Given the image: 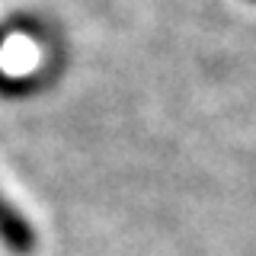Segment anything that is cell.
I'll return each mask as SVG.
<instances>
[{"label":"cell","mask_w":256,"mask_h":256,"mask_svg":"<svg viewBox=\"0 0 256 256\" xmlns=\"http://www.w3.org/2000/svg\"><path fill=\"white\" fill-rule=\"evenodd\" d=\"M0 246L10 256H32L38 246L36 224L13 205V198L4 189H0Z\"/></svg>","instance_id":"1"},{"label":"cell","mask_w":256,"mask_h":256,"mask_svg":"<svg viewBox=\"0 0 256 256\" xmlns=\"http://www.w3.org/2000/svg\"><path fill=\"white\" fill-rule=\"evenodd\" d=\"M253 4H256V0H253Z\"/></svg>","instance_id":"2"}]
</instances>
